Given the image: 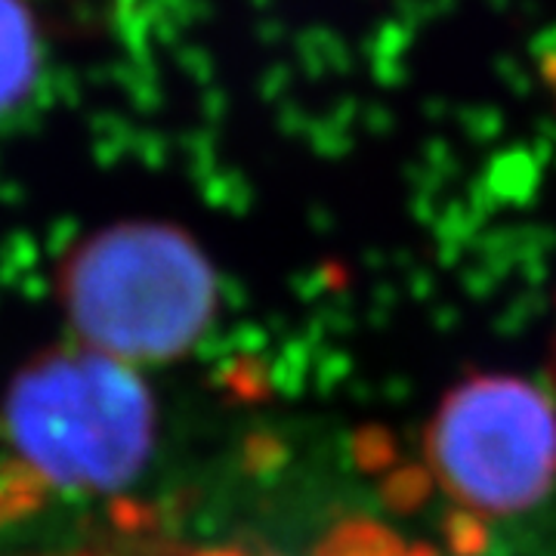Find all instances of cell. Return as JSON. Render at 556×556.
<instances>
[{
  "instance_id": "6da1fadb",
  "label": "cell",
  "mask_w": 556,
  "mask_h": 556,
  "mask_svg": "<svg viewBox=\"0 0 556 556\" xmlns=\"http://www.w3.org/2000/svg\"><path fill=\"white\" fill-rule=\"evenodd\" d=\"M60 281L87 350L124 365L182 356L217 309L214 266L167 223H121L84 239Z\"/></svg>"
},
{
  "instance_id": "7a4b0ae2",
  "label": "cell",
  "mask_w": 556,
  "mask_h": 556,
  "mask_svg": "<svg viewBox=\"0 0 556 556\" xmlns=\"http://www.w3.org/2000/svg\"><path fill=\"white\" fill-rule=\"evenodd\" d=\"M25 470L60 489H115L152 448L155 412L137 371L97 350L35 358L7 396Z\"/></svg>"
},
{
  "instance_id": "3957f363",
  "label": "cell",
  "mask_w": 556,
  "mask_h": 556,
  "mask_svg": "<svg viewBox=\"0 0 556 556\" xmlns=\"http://www.w3.org/2000/svg\"><path fill=\"white\" fill-rule=\"evenodd\" d=\"M427 457L442 489L470 514H522L556 479V405L529 380L477 375L442 399Z\"/></svg>"
},
{
  "instance_id": "277c9868",
  "label": "cell",
  "mask_w": 556,
  "mask_h": 556,
  "mask_svg": "<svg viewBox=\"0 0 556 556\" xmlns=\"http://www.w3.org/2000/svg\"><path fill=\"white\" fill-rule=\"evenodd\" d=\"M40 43L25 0H0V115L16 109L38 75Z\"/></svg>"
},
{
  "instance_id": "5b68a950",
  "label": "cell",
  "mask_w": 556,
  "mask_h": 556,
  "mask_svg": "<svg viewBox=\"0 0 556 556\" xmlns=\"http://www.w3.org/2000/svg\"><path fill=\"white\" fill-rule=\"evenodd\" d=\"M325 556H415L405 554L396 541L380 529H343L328 547Z\"/></svg>"
},
{
  "instance_id": "8992f818",
  "label": "cell",
  "mask_w": 556,
  "mask_h": 556,
  "mask_svg": "<svg viewBox=\"0 0 556 556\" xmlns=\"http://www.w3.org/2000/svg\"><path fill=\"white\" fill-rule=\"evenodd\" d=\"M68 556H84V554H68Z\"/></svg>"
},
{
  "instance_id": "52a82bcc",
  "label": "cell",
  "mask_w": 556,
  "mask_h": 556,
  "mask_svg": "<svg viewBox=\"0 0 556 556\" xmlns=\"http://www.w3.org/2000/svg\"><path fill=\"white\" fill-rule=\"evenodd\" d=\"M226 556H229V554H226Z\"/></svg>"
}]
</instances>
